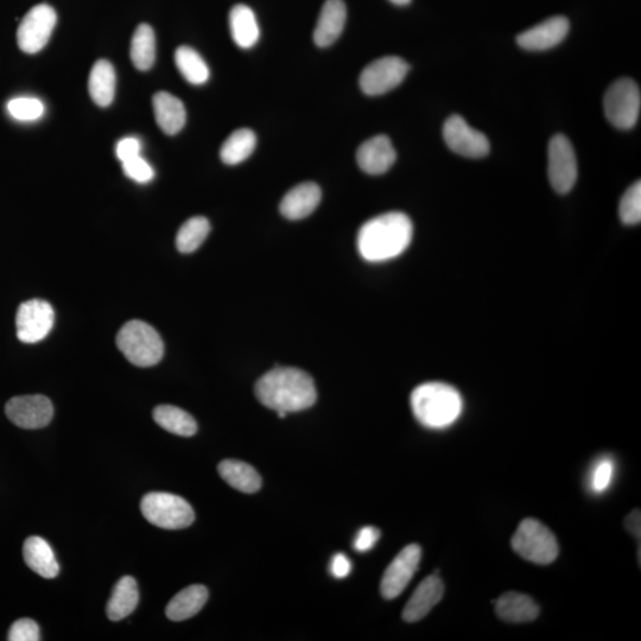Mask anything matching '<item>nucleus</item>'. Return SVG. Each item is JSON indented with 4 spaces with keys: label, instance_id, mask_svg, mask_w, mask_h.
<instances>
[{
    "label": "nucleus",
    "instance_id": "1",
    "mask_svg": "<svg viewBox=\"0 0 641 641\" xmlns=\"http://www.w3.org/2000/svg\"><path fill=\"white\" fill-rule=\"evenodd\" d=\"M255 393L266 408L287 414L312 408L317 399L313 378L295 367H276L264 374Z\"/></svg>",
    "mask_w": 641,
    "mask_h": 641
},
{
    "label": "nucleus",
    "instance_id": "2",
    "mask_svg": "<svg viewBox=\"0 0 641 641\" xmlns=\"http://www.w3.org/2000/svg\"><path fill=\"white\" fill-rule=\"evenodd\" d=\"M414 226L408 215L390 212L365 222L358 233V251L366 262L383 263L402 255L411 244Z\"/></svg>",
    "mask_w": 641,
    "mask_h": 641
},
{
    "label": "nucleus",
    "instance_id": "3",
    "mask_svg": "<svg viewBox=\"0 0 641 641\" xmlns=\"http://www.w3.org/2000/svg\"><path fill=\"white\" fill-rule=\"evenodd\" d=\"M410 404L416 420L429 429H446L459 420L463 410L462 397L455 387L431 382L417 386Z\"/></svg>",
    "mask_w": 641,
    "mask_h": 641
},
{
    "label": "nucleus",
    "instance_id": "4",
    "mask_svg": "<svg viewBox=\"0 0 641 641\" xmlns=\"http://www.w3.org/2000/svg\"><path fill=\"white\" fill-rule=\"evenodd\" d=\"M117 346L131 364L138 367L155 366L163 358L164 344L154 327L133 320L119 330Z\"/></svg>",
    "mask_w": 641,
    "mask_h": 641
},
{
    "label": "nucleus",
    "instance_id": "5",
    "mask_svg": "<svg viewBox=\"0 0 641 641\" xmlns=\"http://www.w3.org/2000/svg\"><path fill=\"white\" fill-rule=\"evenodd\" d=\"M141 510L150 524L165 530L186 529L195 520V512L188 501L171 493L154 492L145 495Z\"/></svg>",
    "mask_w": 641,
    "mask_h": 641
},
{
    "label": "nucleus",
    "instance_id": "6",
    "mask_svg": "<svg viewBox=\"0 0 641 641\" xmlns=\"http://www.w3.org/2000/svg\"><path fill=\"white\" fill-rule=\"evenodd\" d=\"M511 545L524 560L541 566L554 562L560 552L554 533L536 519H525L519 524Z\"/></svg>",
    "mask_w": 641,
    "mask_h": 641
},
{
    "label": "nucleus",
    "instance_id": "7",
    "mask_svg": "<svg viewBox=\"0 0 641 641\" xmlns=\"http://www.w3.org/2000/svg\"><path fill=\"white\" fill-rule=\"evenodd\" d=\"M609 123L620 130L636 126L641 109V93L636 81L620 79L608 88L604 99Z\"/></svg>",
    "mask_w": 641,
    "mask_h": 641
},
{
    "label": "nucleus",
    "instance_id": "8",
    "mask_svg": "<svg viewBox=\"0 0 641 641\" xmlns=\"http://www.w3.org/2000/svg\"><path fill=\"white\" fill-rule=\"evenodd\" d=\"M57 16L52 6L38 4L22 19L17 30L19 49L27 54H36L47 46L52 37Z\"/></svg>",
    "mask_w": 641,
    "mask_h": 641
},
{
    "label": "nucleus",
    "instance_id": "9",
    "mask_svg": "<svg viewBox=\"0 0 641 641\" xmlns=\"http://www.w3.org/2000/svg\"><path fill=\"white\" fill-rule=\"evenodd\" d=\"M549 181L558 194H568L579 176L573 144L564 135H556L549 143Z\"/></svg>",
    "mask_w": 641,
    "mask_h": 641
},
{
    "label": "nucleus",
    "instance_id": "10",
    "mask_svg": "<svg viewBox=\"0 0 641 641\" xmlns=\"http://www.w3.org/2000/svg\"><path fill=\"white\" fill-rule=\"evenodd\" d=\"M409 65L401 57L386 56L373 61L360 75L361 90L367 95H382L401 85Z\"/></svg>",
    "mask_w": 641,
    "mask_h": 641
},
{
    "label": "nucleus",
    "instance_id": "11",
    "mask_svg": "<svg viewBox=\"0 0 641 641\" xmlns=\"http://www.w3.org/2000/svg\"><path fill=\"white\" fill-rule=\"evenodd\" d=\"M54 321V309L47 301L24 302L16 315L17 338L24 344H36L52 332Z\"/></svg>",
    "mask_w": 641,
    "mask_h": 641
},
{
    "label": "nucleus",
    "instance_id": "12",
    "mask_svg": "<svg viewBox=\"0 0 641 641\" xmlns=\"http://www.w3.org/2000/svg\"><path fill=\"white\" fill-rule=\"evenodd\" d=\"M443 138L448 148L460 156L481 158L490 154L491 144L484 133L473 129L456 114L444 123Z\"/></svg>",
    "mask_w": 641,
    "mask_h": 641
},
{
    "label": "nucleus",
    "instance_id": "13",
    "mask_svg": "<svg viewBox=\"0 0 641 641\" xmlns=\"http://www.w3.org/2000/svg\"><path fill=\"white\" fill-rule=\"evenodd\" d=\"M5 414L18 428L35 430L52 422L54 406L46 396H19L6 404Z\"/></svg>",
    "mask_w": 641,
    "mask_h": 641
},
{
    "label": "nucleus",
    "instance_id": "14",
    "mask_svg": "<svg viewBox=\"0 0 641 641\" xmlns=\"http://www.w3.org/2000/svg\"><path fill=\"white\" fill-rule=\"evenodd\" d=\"M421 557L422 550L417 544H410L399 552L387 567L380 585V592L385 599H396L404 592L420 566Z\"/></svg>",
    "mask_w": 641,
    "mask_h": 641
},
{
    "label": "nucleus",
    "instance_id": "15",
    "mask_svg": "<svg viewBox=\"0 0 641 641\" xmlns=\"http://www.w3.org/2000/svg\"><path fill=\"white\" fill-rule=\"evenodd\" d=\"M570 23L566 17L556 16L547 19L517 37L520 48L530 52H543L554 48L567 37Z\"/></svg>",
    "mask_w": 641,
    "mask_h": 641
},
{
    "label": "nucleus",
    "instance_id": "16",
    "mask_svg": "<svg viewBox=\"0 0 641 641\" xmlns=\"http://www.w3.org/2000/svg\"><path fill=\"white\" fill-rule=\"evenodd\" d=\"M397 158L396 150L389 137L380 135L360 145L357 162L368 175H382L389 171Z\"/></svg>",
    "mask_w": 641,
    "mask_h": 641
},
{
    "label": "nucleus",
    "instance_id": "17",
    "mask_svg": "<svg viewBox=\"0 0 641 641\" xmlns=\"http://www.w3.org/2000/svg\"><path fill=\"white\" fill-rule=\"evenodd\" d=\"M444 595V585L437 574L424 579L412 594L403 611L406 623H417L427 617L437 604H440Z\"/></svg>",
    "mask_w": 641,
    "mask_h": 641
},
{
    "label": "nucleus",
    "instance_id": "18",
    "mask_svg": "<svg viewBox=\"0 0 641 641\" xmlns=\"http://www.w3.org/2000/svg\"><path fill=\"white\" fill-rule=\"evenodd\" d=\"M321 198V188L316 183H301L285 194L279 209L283 217L289 220H301L315 211L320 205Z\"/></svg>",
    "mask_w": 641,
    "mask_h": 641
},
{
    "label": "nucleus",
    "instance_id": "19",
    "mask_svg": "<svg viewBox=\"0 0 641 641\" xmlns=\"http://www.w3.org/2000/svg\"><path fill=\"white\" fill-rule=\"evenodd\" d=\"M346 19L347 9L344 0H327L314 30L316 46L321 48L332 46L344 31Z\"/></svg>",
    "mask_w": 641,
    "mask_h": 641
},
{
    "label": "nucleus",
    "instance_id": "20",
    "mask_svg": "<svg viewBox=\"0 0 641 641\" xmlns=\"http://www.w3.org/2000/svg\"><path fill=\"white\" fill-rule=\"evenodd\" d=\"M156 123L165 135L174 136L186 125L187 112L182 101L168 92H158L152 99Z\"/></svg>",
    "mask_w": 641,
    "mask_h": 641
},
{
    "label": "nucleus",
    "instance_id": "21",
    "mask_svg": "<svg viewBox=\"0 0 641 641\" xmlns=\"http://www.w3.org/2000/svg\"><path fill=\"white\" fill-rule=\"evenodd\" d=\"M495 612L507 623H531L538 618L539 606L529 595L509 592L495 601Z\"/></svg>",
    "mask_w": 641,
    "mask_h": 641
},
{
    "label": "nucleus",
    "instance_id": "22",
    "mask_svg": "<svg viewBox=\"0 0 641 641\" xmlns=\"http://www.w3.org/2000/svg\"><path fill=\"white\" fill-rule=\"evenodd\" d=\"M23 557L27 566L44 579H55L60 573L52 547L41 537H29L24 542Z\"/></svg>",
    "mask_w": 641,
    "mask_h": 641
},
{
    "label": "nucleus",
    "instance_id": "23",
    "mask_svg": "<svg viewBox=\"0 0 641 641\" xmlns=\"http://www.w3.org/2000/svg\"><path fill=\"white\" fill-rule=\"evenodd\" d=\"M208 590L205 586L194 585L181 590L165 608L171 621H184L193 618L207 604Z\"/></svg>",
    "mask_w": 641,
    "mask_h": 641
},
{
    "label": "nucleus",
    "instance_id": "24",
    "mask_svg": "<svg viewBox=\"0 0 641 641\" xmlns=\"http://www.w3.org/2000/svg\"><path fill=\"white\" fill-rule=\"evenodd\" d=\"M116 85V71L112 63L107 60L95 62L88 81V90L94 103L100 107L110 106L116 95Z\"/></svg>",
    "mask_w": 641,
    "mask_h": 641
},
{
    "label": "nucleus",
    "instance_id": "25",
    "mask_svg": "<svg viewBox=\"0 0 641 641\" xmlns=\"http://www.w3.org/2000/svg\"><path fill=\"white\" fill-rule=\"evenodd\" d=\"M230 29L233 41L243 49L256 46L260 30L255 12L249 6L238 4L230 12Z\"/></svg>",
    "mask_w": 641,
    "mask_h": 641
},
{
    "label": "nucleus",
    "instance_id": "26",
    "mask_svg": "<svg viewBox=\"0 0 641 641\" xmlns=\"http://www.w3.org/2000/svg\"><path fill=\"white\" fill-rule=\"evenodd\" d=\"M220 477L237 491L252 494L262 487V478L255 468L238 460H225L218 467Z\"/></svg>",
    "mask_w": 641,
    "mask_h": 641
},
{
    "label": "nucleus",
    "instance_id": "27",
    "mask_svg": "<svg viewBox=\"0 0 641 641\" xmlns=\"http://www.w3.org/2000/svg\"><path fill=\"white\" fill-rule=\"evenodd\" d=\"M139 602L137 582L131 576H124L114 587L109 604H107V617L112 621L128 618L135 611Z\"/></svg>",
    "mask_w": 641,
    "mask_h": 641
},
{
    "label": "nucleus",
    "instance_id": "28",
    "mask_svg": "<svg viewBox=\"0 0 641 641\" xmlns=\"http://www.w3.org/2000/svg\"><path fill=\"white\" fill-rule=\"evenodd\" d=\"M154 420L161 428L177 436L190 437L198 433V423L194 417L177 406H157L154 410Z\"/></svg>",
    "mask_w": 641,
    "mask_h": 641
},
{
    "label": "nucleus",
    "instance_id": "29",
    "mask_svg": "<svg viewBox=\"0 0 641 641\" xmlns=\"http://www.w3.org/2000/svg\"><path fill=\"white\" fill-rule=\"evenodd\" d=\"M133 66L147 72L156 60V37L149 24H141L133 34L130 50Z\"/></svg>",
    "mask_w": 641,
    "mask_h": 641
},
{
    "label": "nucleus",
    "instance_id": "30",
    "mask_svg": "<svg viewBox=\"0 0 641 641\" xmlns=\"http://www.w3.org/2000/svg\"><path fill=\"white\" fill-rule=\"evenodd\" d=\"M257 137L250 129H239L228 137L220 150L221 161L227 165L244 162L255 151Z\"/></svg>",
    "mask_w": 641,
    "mask_h": 641
},
{
    "label": "nucleus",
    "instance_id": "31",
    "mask_svg": "<svg viewBox=\"0 0 641 641\" xmlns=\"http://www.w3.org/2000/svg\"><path fill=\"white\" fill-rule=\"evenodd\" d=\"M175 63L189 84L203 85L209 79V68L201 55L190 47H180L175 53Z\"/></svg>",
    "mask_w": 641,
    "mask_h": 641
},
{
    "label": "nucleus",
    "instance_id": "32",
    "mask_svg": "<svg viewBox=\"0 0 641 641\" xmlns=\"http://www.w3.org/2000/svg\"><path fill=\"white\" fill-rule=\"evenodd\" d=\"M211 232V224L205 217H194L184 222L176 237V247L181 253L198 250Z\"/></svg>",
    "mask_w": 641,
    "mask_h": 641
},
{
    "label": "nucleus",
    "instance_id": "33",
    "mask_svg": "<svg viewBox=\"0 0 641 641\" xmlns=\"http://www.w3.org/2000/svg\"><path fill=\"white\" fill-rule=\"evenodd\" d=\"M8 112L18 122H35L44 116L46 107L40 99L21 97L9 101Z\"/></svg>",
    "mask_w": 641,
    "mask_h": 641
},
{
    "label": "nucleus",
    "instance_id": "34",
    "mask_svg": "<svg viewBox=\"0 0 641 641\" xmlns=\"http://www.w3.org/2000/svg\"><path fill=\"white\" fill-rule=\"evenodd\" d=\"M619 215L625 225H638L641 221V183L632 184L621 198Z\"/></svg>",
    "mask_w": 641,
    "mask_h": 641
},
{
    "label": "nucleus",
    "instance_id": "35",
    "mask_svg": "<svg viewBox=\"0 0 641 641\" xmlns=\"http://www.w3.org/2000/svg\"><path fill=\"white\" fill-rule=\"evenodd\" d=\"M614 475V463L611 459H602L598 462L590 477L589 485L595 493H602L611 485Z\"/></svg>",
    "mask_w": 641,
    "mask_h": 641
},
{
    "label": "nucleus",
    "instance_id": "36",
    "mask_svg": "<svg viewBox=\"0 0 641 641\" xmlns=\"http://www.w3.org/2000/svg\"><path fill=\"white\" fill-rule=\"evenodd\" d=\"M123 171L129 179L142 184L149 183L155 177L154 169L141 156L123 163Z\"/></svg>",
    "mask_w": 641,
    "mask_h": 641
},
{
    "label": "nucleus",
    "instance_id": "37",
    "mask_svg": "<svg viewBox=\"0 0 641 641\" xmlns=\"http://www.w3.org/2000/svg\"><path fill=\"white\" fill-rule=\"evenodd\" d=\"M40 627L31 619H19L11 626L9 641H37L40 640Z\"/></svg>",
    "mask_w": 641,
    "mask_h": 641
},
{
    "label": "nucleus",
    "instance_id": "38",
    "mask_svg": "<svg viewBox=\"0 0 641 641\" xmlns=\"http://www.w3.org/2000/svg\"><path fill=\"white\" fill-rule=\"evenodd\" d=\"M141 151L142 143L138 138L135 137L123 138L122 141L117 144L116 148L118 160L122 163L128 162L130 160H133V158L141 156Z\"/></svg>",
    "mask_w": 641,
    "mask_h": 641
},
{
    "label": "nucleus",
    "instance_id": "39",
    "mask_svg": "<svg viewBox=\"0 0 641 641\" xmlns=\"http://www.w3.org/2000/svg\"><path fill=\"white\" fill-rule=\"evenodd\" d=\"M380 538V531L373 526H366L358 532L354 541V549L359 552L370 551L377 544Z\"/></svg>",
    "mask_w": 641,
    "mask_h": 641
},
{
    "label": "nucleus",
    "instance_id": "40",
    "mask_svg": "<svg viewBox=\"0 0 641 641\" xmlns=\"http://www.w3.org/2000/svg\"><path fill=\"white\" fill-rule=\"evenodd\" d=\"M352 564L345 554H336L333 557L332 564H330V573L336 579H345L351 573Z\"/></svg>",
    "mask_w": 641,
    "mask_h": 641
},
{
    "label": "nucleus",
    "instance_id": "41",
    "mask_svg": "<svg viewBox=\"0 0 641 641\" xmlns=\"http://www.w3.org/2000/svg\"><path fill=\"white\" fill-rule=\"evenodd\" d=\"M625 526L628 532L638 539L641 536V514L639 510H634L625 520Z\"/></svg>",
    "mask_w": 641,
    "mask_h": 641
},
{
    "label": "nucleus",
    "instance_id": "42",
    "mask_svg": "<svg viewBox=\"0 0 641 641\" xmlns=\"http://www.w3.org/2000/svg\"><path fill=\"white\" fill-rule=\"evenodd\" d=\"M391 3L396 4V5H408L411 3V0H390Z\"/></svg>",
    "mask_w": 641,
    "mask_h": 641
}]
</instances>
